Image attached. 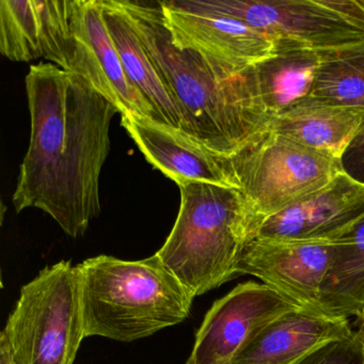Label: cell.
<instances>
[{
  "mask_svg": "<svg viewBox=\"0 0 364 364\" xmlns=\"http://www.w3.org/2000/svg\"><path fill=\"white\" fill-rule=\"evenodd\" d=\"M31 141L12 198L16 213L38 208L80 237L102 210L100 178L119 114L82 76L50 63L26 76Z\"/></svg>",
  "mask_w": 364,
  "mask_h": 364,
  "instance_id": "6da1fadb",
  "label": "cell"
},
{
  "mask_svg": "<svg viewBox=\"0 0 364 364\" xmlns=\"http://www.w3.org/2000/svg\"><path fill=\"white\" fill-rule=\"evenodd\" d=\"M184 118V131L232 159L272 129L255 68L228 76L172 41L161 1L119 0Z\"/></svg>",
  "mask_w": 364,
  "mask_h": 364,
  "instance_id": "7a4b0ae2",
  "label": "cell"
},
{
  "mask_svg": "<svg viewBox=\"0 0 364 364\" xmlns=\"http://www.w3.org/2000/svg\"><path fill=\"white\" fill-rule=\"evenodd\" d=\"M77 269L86 338L133 342L189 316L195 296L156 253L139 261L99 255Z\"/></svg>",
  "mask_w": 364,
  "mask_h": 364,
  "instance_id": "3957f363",
  "label": "cell"
},
{
  "mask_svg": "<svg viewBox=\"0 0 364 364\" xmlns=\"http://www.w3.org/2000/svg\"><path fill=\"white\" fill-rule=\"evenodd\" d=\"M178 186L180 210L156 255L197 297L237 276L242 249L252 240V225L240 189L204 182Z\"/></svg>",
  "mask_w": 364,
  "mask_h": 364,
  "instance_id": "277c9868",
  "label": "cell"
},
{
  "mask_svg": "<svg viewBox=\"0 0 364 364\" xmlns=\"http://www.w3.org/2000/svg\"><path fill=\"white\" fill-rule=\"evenodd\" d=\"M0 336L14 364H73L85 333L77 266H48L21 289Z\"/></svg>",
  "mask_w": 364,
  "mask_h": 364,
  "instance_id": "5b68a950",
  "label": "cell"
},
{
  "mask_svg": "<svg viewBox=\"0 0 364 364\" xmlns=\"http://www.w3.org/2000/svg\"><path fill=\"white\" fill-rule=\"evenodd\" d=\"M230 161L250 213L252 240L266 219L323 191L344 172L340 159L272 129Z\"/></svg>",
  "mask_w": 364,
  "mask_h": 364,
  "instance_id": "8992f818",
  "label": "cell"
},
{
  "mask_svg": "<svg viewBox=\"0 0 364 364\" xmlns=\"http://www.w3.org/2000/svg\"><path fill=\"white\" fill-rule=\"evenodd\" d=\"M265 33L276 48L315 53L364 41V0H202Z\"/></svg>",
  "mask_w": 364,
  "mask_h": 364,
  "instance_id": "52a82bcc",
  "label": "cell"
},
{
  "mask_svg": "<svg viewBox=\"0 0 364 364\" xmlns=\"http://www.w3.org/2000/svg\"><path fill=\"white\" fill-rule=\"evenodd\" d=\"M172 41L228 76H238L276 55V44L242 21L210 9L202 0L161 1Z\"/></svg>",
  "mask_w": 364,
  "mask_h": 364,
  "instance_id": "ba28073f",
  "label": "cell"
},
{
  "mask_svg": "<svg viewBox=\"0 0 364 364\" xmlns=\"http://www.w3.org/2000/svg\"><path fill=\"white\" fill-rule=\"evenodd\" d=\"M300 308L264 283H240L206 313L186 364H230L257 332Z\"/></svg>",
  "mask_w": 364,
  "mask_h": 364,
  "instance_id": "9c48e42d",
  "label": "cell"
},
{
  "mask_svg": "<svg viewBox=\"0 0 364 364\" xmlns=\"http://www.w3.org/2000/svg\"><path fill=\"white\" fill-rule=\"evenodd\" d=\"M333 242L253 238L242 249L237 274L257 277L301 308L329 315L321 299V284L331 263Z\"/></svg>",
  "mask_w": 364,
  "mask_h": 364,
  "instance_id": "30bf717a",
  "label": "cell"
},
{
  "mask_svg": "<svg viewBox=\"0 0 364 364\" xmlns=\"http://www.w3.org/2000/svg\"><path fill=\"white\" fill-rule=\"evenodd\" d=\"M73 50L68 72L90 82L121 116L135 114L159 121L154 108L125 74L103 18L101 0H73Z\"/></svg>",
  "mask_w": 364,
  "mask_h": 364,
  "instance_id": "8fae6325",
  "label": "cell"
},
{
  "mask_svg": "<svg viewBox=\"0 0 364 364\" xmlns=\"http://www.w3.org/2000/svg\"><path fill=\"white\" fill-rule=\"evenodd\" d=\"M73 0H1L0 53L16 63L44 58L69 71Z\"/></svg>",
  "mask_w": 364,
  "mask_h": 364,
  "instance_id": "7c38bea8",
  "label": "cell"
},
{
  "mask_svg": "<svg viewBox=\"0 0 364 364\" xmlns=\"http://www.w3.org/2000/svg\"><path fill=\"white\" fill-rule=\"evenodd\" d=\"M121 125L146 161L176 185L204 182L240 189L230 159L185 132L131 114L121 116Z\"/></svg>",
  "mask_w": 364,
  "mask_h": 364,
  "instance_id": "4fadbf2b",
  "label": "cell"
},
{
  "mask_svg": "<svg viewBox=\"0 0 364 364\" xmlns=\"http://www.w3.org/2000/svg\"><path fill=\"white\" fill-rule=\"evenodd\" d=\"M364 216V184L341 173L329 186L266 219L253 238L334 240Z\"/></svg>",
  "mask_w": 364,
  "mask_h": 364,
  "instance_id": "5bb4252c",
  "label": "cell"
},
{
  "mask_svg": "<svg viewBox=\"0 0 364 364\" xmlns=\"http://www.w3.org/2000/svg\"><path fill=\"white\" fill-rule=\"evenodd\" d=\"M353 333L346 317L300 308L257 332L230 364H295L325 343Z\"/></svg>",
  "mask_w": 364,
  "mask_h": 364,
  "instance_id": "9a60e30c",
  "label": "cell"
},
{
  "mask_svg": "<svg viewBox=\"0 0 364 364\" xmlns=\"http://www.w3.org/2000/svg\"><path fill=\"white\" fill-rule=\"evenodd\" d=\"M363 123L364 107L309 97L274 117L272 131L342 161Z\"/></svg>",
  "mask_w": 364,
  "mask_h": 364,
  "instance_id": "2e32d148",
  "label": "cell"
},
{
  "mask_svg": "<svg viewBox=\"0 0 364 364\" xmlns=\"http://www.w3.org/2000/svg\"><path fill=\"white\" fill-rule=\"evenodd\" d=\"M101 4L106 27L129 82L152 105L161 122L184 131L182 112L149 58L133 21L119 0H101Z\"/></svg>",
  "mask_w": 364,
  "mask_h": 364,
  "instance_id": "e0dca14e",
  "label": "cell"
},
{
  "mask_svg": "<svg viewBox=\"0 0 364 364\" xmlns=\"http://www.w3.org/2000/svg\"><path fill=\"white\" fill-rule=\"evenodd\" d=\"M321 299L334 317H357L363 309L364 216L334 240Z\"/></svg>",
  "mask_w": 364,
  "mask_h": 364,
  "instance_id": "ac0fdd59",
  "label": "cell"
},
{
  "mask_svg": "<svg viewBox=\"0 0 364 364\" xmlns=\"http://www.w3.org/2000/svg\"><path fill=\"white\" fill-rule=\"evenodd\" d=\"M319 63V53L277 48L272 58L255 68L262 97L272 118L310 97Z\"/></svg>",
  "mask_w": 364,
  "mask_h": 364,
  "instance_id": "d6986e66",
  "label": "cell"
},
{
  "mask_svg": "<svg viewBox=\"0 0 364 364\" xmlns=\"http://www.w3.org/2000/svg\"><path fill=\"white\" fill-rule=\"evenodd\" d=\"M319 54L310 97L364 107V41Z\"/></svg>",
  "mask_w": 364,
  "mask_h": 364,
  "instance_id": "ffe728a7",
  "label": "cell"
},
{
  "mask_svg": "<svg viewBox=\"0 0 364 364\" xmlns=\"http://www.w3.org/2000/svg\"><path fill=\"white\" fill-rule=\"evenodd\" d=\"M295 364H364V343L355 331L317 347Z\"/></svg>",
  "mask_w": 364,
  "mask_h": 364,
  "instance_id": "44dd1931",
  "label": "cell"
},
{
  "mask_svg": "<svg viewBox=\"0 0 364 364\" xmlns=\"http://www.w3.org/2000/svg\"><path fill=\"white\" fill-rule=\"evenodd\" d=\"M345 173L364 184V123L342 157Z\"/></svg>",
  "mask_w": 364,
  "mask_h": 364,
  "instance_id": "7402d4cb",
  "label": "cell"
},
{
  "mask_svg": "<svg viewBox=\"0 0 364 364\" xmlns=\"http://www.w3.org/2000/svg\"><path fill=\"white\" fill-rule=\"evenodd\" d=\"M0 364H14L9 346L3 336H0Z\"/></svg>",
  "mask_w": 364,
  "mask_h": 364,
  "instance_id": "603a6c76",
  "label": "cell"
},
{
  "mask_svg": "<svg viewBox=\"0 0 364 364\" xmlns=\"http://www.w3.org/2000/svg\"><path fill=\"white\" fill-rule=\"evenodd\" d=\"M358 319V328L355 333L358 334L360 338H361L362 342L364 343V306L362 309L361 312L357 316Z\"/></svg>",
  "mask_w": 364,
  "mask_h": 364,
  "instance_id": "cb8c5ba5",
  "label": "cell"
}]
</instances>
